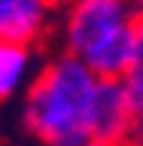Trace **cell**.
<instances>
[{"instance_id": "cell-1", "label": "cell", "mask_w": 143, "mask_h": 146, "mask_svg": "<svg viewBox=\"0 0 143 146\" xmlns=\"http://www.w3.org/2000/svg\"><path fill=\"white\" fill-rule=\"evenodd\" d=\"M98 76L73 55L46 64L25 100V125L43 146L91 143V104Z\"/></svg>"}, {"instance_id": "cell-2", "label": "cell", "mask_w": 143, "mask_h": 146, "mask_svg": "<svg viewBox=\"0 0 143 146\" xmlns=\"http://www.w3.org/2000/svg\"><path fill=\"white\" fill-rule=\"evenodd\" d=\"M137 9L140 6L128 0H76L67 18V55L82 61L91 49L131 25Z\"/></svg>"}, {"instance_id": "cell-3", "label": "cell", "mask_w": 143, "mask_h": 146, "mask_svg": "<svg viewBox=\"0 0 143 146\" xmlns=\"http://www.w3.org/2000/svg\"><path fill=\"white\" fill-rule=\"evenodd\" d=\"M134 110L122 79H98L91 104V140L107 146H128L134 131Z\"/></svg>"}, {"instance_id": "cell-4", "label": "cell", "mask_w": 143, "mask_h": 146, "mask_svg": "<svg viewBox=\"0 0 143 146\" xmlns=\"http://www.w3.org/2000/svg\"><path fill=\"white\" fill-rule=\"evenodd\" d=\"M49 0H0V43L31 46L43 40Z\"/></svg>"}, {"instance_id": "cell-5", "label": "cell", "mask_w": 143, "mask_h": 146, "mask_svg": "<svg viewBox=\"0 0 143 146\" xmlns=\"http://www.w3.org/2000/svg\"><path fill=\"white\" fill-rule=\"evenodd\" d=\"M125 88L128 98H131V110H134V119H143V6L137 9L134 15V61L125 73Z\"/></svg>"}, {"instance_id": "cell-6", "label": "cell", "mask_w": 143, "mask_h": 146, "mask_svg": "<svg viewBox=\"0 0 143 146\" xmlns=\"http://www.w3.org/2000/svg\"><path fill=\"white\" fill-rule=\"evenodd\" d=\"M27 46L18 43H0V100H6L15 91L18 79L27 67Z\"/></svg>"}, {"instance_id": "cell-7", "label": "cell", "mask_w": 143, "mask_h": 146, "mask_svg": "<svg viewBox=\"0 0 143 146\" xmlns=\"http://www.w3.org/2000/svg\"><path fill=\"white\" fill-rule=\"evenodd\" d=\"M85 146H107V143H94V140H91V143H85Z\"/></svg>"}, {"instance_id": "cell-8", "label": "cell", "mask_w": 143, "mask_h": 146, "mask_svg": "<svg viewBox=\"0 0 143 146\" xmlns=\"http://www.w3.org/2000/svg\"><path fill=\"white\" fill-rule=\"evenodd\" d=\"M128 3H137V6H143V0H128Z\"/></svg>"}, {"instance_id": "cell-9", "label": "cell", "mask_w": 143, "mask_h": 146, "mask_svg": "<svg viewBox=\"0 0 143 146\" xmlns=\"http://www.w3.org/2000/svg\"><path fill=\"white\" fill-rule=\"evenodd\" d=\"M49 3H61V0H49Z\"/></svg>"}]
</instances>
